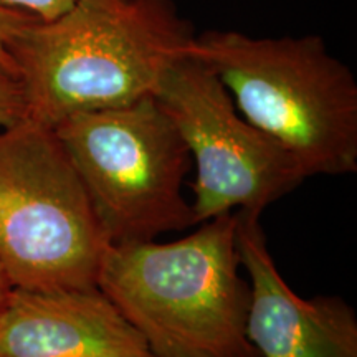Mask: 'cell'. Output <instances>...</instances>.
Masks as SVG:
<instances>
[{
    "label": "cell",
    "instance_id": "1",
    "mask_svg": "<svg viewBox=\"0 0 357 357\" xmlns=\"http://www.w3.org/2000/svg\"><path fill=\"white\" fill-rule=\"evenodd\" d=\"M194 37L172 0H77L58 19L24 26L7 53L29 119L53 128L71 114L155 96Z\"/></svg>",
    "mask_w": 357,
    "mask_h": 357
},
{
    "label": "cell",
    "instance_id": "2",
    "mask_svg": "<svg viewBox=\"0 0 357 357\" xmlns=\"http://www.w3.org/2000/svg\"><path fill=\"white\" fill-rule=\"evenodd\" d=\"M171 243H109L96 287L154 357H231L247 339L250 284L240 275L236 212Z\"/></svg>",
    "mask_w": 357,
    "mask_h": 357
},
{
    "label": "cell",
    "instance_id": "3",
    "mask_svg": "<svg viewBox=\"0 0 357 357\" xmlns=\"http://www.w3.org/2000/svg\"><path fill=\"white\" fill-rule=\"evenodd\" d=\"M189 53L217 75L238 113L312 176L357 172V82L318 35H195Z\"/></svg>",
    "mask_w": 357,
    "mask_h": 357
},
{
    "label": "cell",
    "instance_id": "4",
    "mask_svg": "<svg viewBox=\"0 0 357 357\" xmlns=\"http://www.w3.org/2000/svg\"><path fill=\"white\" fill-rule=\"evenodd\" d=\"M109 240L53 128L0 129V266L12 288H96Z\"/></svg>",
    "mask_w": 357,
    "mask_h": 357
},
{
    "label": "cell",
    "instance_id": "5",
    "mask_svg": "<svg viewBox=\"0 0 357 357\" xmlns=\"http://www.w3.org/2000/svg\"><path fill=\"white\" fill-rule=\"evenodd\" d=\"M109 243L195 227L182 194L190 153L158 98L71 114L53 126Z\"/></svg>",
    "mask_w": 357,
    "mask_h": 357
},
{
    "label": "cell",
    "instance_id": "6",
    "mask_svg": "<svg viewBox=\"0 0 357 357\" xmlns=\"http://www.w3.org/2000/svg\"><path fill=\"white\" fill-rule=\"evenodd\" d=\"M155 98L197 169V225L234 211L261 215L306 178L296 159L248 123L211 66L190 53L169 68Z\"/></svg>",
    "mask_w": 357,
    "mask_h": 357
},
{
    "label": "cell",
    "instance_id": "7",
    "mask_svg": "<svg viewBox=\"0 0 357 357\" xmlns=\"http://www.w3.org/2000/svg\"><path fill=\"white\" fill-rule=\"evenodd\" d=\"M236 245L250 278L247 339L260 357H357V318L336 294L298 296L281 278L260 215L236 212Z\"/></svg>",
    "mask_w": 357,
    "mask_h": 357
},
{
    "label": "cell",
    "instance_id": "8",
    "mask_svg": "<svg viewBox=\"0 0 357 357\" xmlns=\"http://www.w3.org/2000/svg\"><path fill=\"white\" fill-rule=\"evenodd\" d=\"M0 357H154L96 288H12L0 307Z\"/></svg>",
    "mask_w": 357,
    "mask_h": 357
},
{
    "label": "cell",
    "instance_id": "9",
    "mask_svg": "<svg viewBox=\"0 0 357 357\" xmlns=\"http://www.w3.org/2000/svg\"><path fill=\"white\" fill-rule=\"evenodd\" d=\"M29 119L25 89L15 66L0 56V129L15 126Z\"/></svg>",
    "mask_w": 357,
    "mask_h": 357
},
{
    "label": "cell",
    "instance_id": "10",
    "mask_svg": "<svg viewBox=\"0 0 357 357\" xmlns=\"http://www.w3.org/2000/svg\"><path fill=\"white\" fill-rule=\"evenodd\" d=\"M75 3L77 0H0L2 8L30 13L43 22L58 19L66 10H70Z\"/></svg>",
    "mask_w": 357,
    "mask_h": 357
},
{
    "label": "cell",
    "instance_id": "11",
    "mask_svg": "<svg viewBox=\"0 0 357 357\" xmlns=\"http://www.w3.org/2000/svg\"><path fill=\"white\" fill-rule=\"evenodd\" d=\"M35 20L38 19L30 15V13L0 7V56L10 60V56H8L7 53L8 42H10V40L15 37V33H19L24 26L32 24Z\"/></svg>",
    "mask_w": 357,
    "mask_h": 357
},
{
    "label": "cell",
    "instance_id": "12",
    "mask_svg": "<svg viewBox=\"0 0 357 357\" xmlns=\"http://www.w3.org/2000/svg\"><path fill=\"white\" fill-rule=\"evenodd\" d=\"M10 289H12L10 283H8L6 273H3L2 266H0V307H2L3 301H6V298L8 296V293H10Z\"/></svg>",
    "mask_w": 357,
    "mask_h": 357
},
{
    "label": "cell",
    "instance_id": "13",
    "mask_svg": "<svg viewBox=\"0 0 357 357\" xmlns=\"http://www.w3.org/2000/svg\"><path fill=\"white\" fill-rule=\"evenodd\" d=\"M231 357H260V356H258V352H257V351H252V352H243V354L231 356Z\"/></svg>",
    "mask_w": 357,
    "mask_h": 357
}]
</instances>
